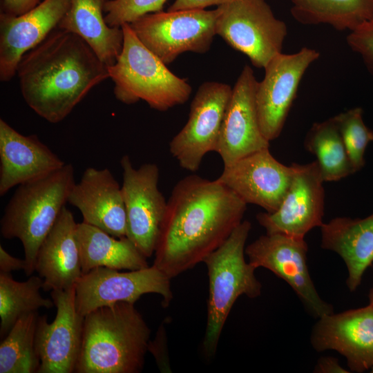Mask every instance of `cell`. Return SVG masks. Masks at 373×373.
<instances>
[{"instance_id": "cell-36", "label": "cell", "mask_w": 373, "mask_h": 373, "mask_svg": "<svg viewBox=\"0 0 373 373\" xmlns=\"http://www.w3.org/2000/svg\"><path fill=\"white\" fill-rule=\"evenodd\" d=\"M318 373H347L350 371L343 367L337 358L332 356H323L317 362L314 369Z\"/></svg>"}, {"instance_id": "cell-21", "label": "cell", "mask_w": 373, "mask_h": 373, "mask_svg": "<svg viewBox=\"0 0 373 373\" xmlns=\"http://www.w3.org/2000/svg\"><path fill=\"white\" fill-rule=\"evenodd\" d=\"M36 135H24L0 119V195L65 165Z\"/></svg>"}, {"instance_id": "cell-33", "label": "cell", "mask_w": 373, "mask_h": 373, "mask_svg": "<svg viewBox=\"0 0 373 373\" xmlns=\"http://www.w3.org/2000/svg\"><path fill=\"white\" fill-rule=\"evenodd\" d=\"M233 0H175L168 11L204 9L211 6H221Z\"/></svg>"}, {"instance_id": "cell-3", "label": "cell", "mask_w": 373, "mask_h": 373, "mask_svg": "<svg viewBox=\"0 0 373 373\" xmlns=\"http://www.w3.org/2000/svg\"><path fill=\"white\" fill-rule=\"evenodd\" d=\"M151 330L134 304L118 302L84 316L77 373H138Z\"/></svg>"}, {"instance_id": "cell-37", "label": "cell", "mask_w": 373, "mask_h": 373, "mask_svg": "<svg viewBox=\"0 0 373 373\" xmlns=\"http://www.w3.org/2000/svg\"><path fill=\"white\" fill-rule=\"evenodd\" d=\"M369 303L373 305V284L368 294Z\"/></svg>"}, {"instance_id": "cell-20", "label": "cell", "mask_w": 373, "mask_h": 373, "mask_svg": "<svg viewBox=\"0 0 373 373\" xmlns=\"http://www.w3.org/2000/svg\"><path fill=\"white\" fill-rule=\"evenodd\" d=\"M68 202L83 222L116 238L126 236L127 219L122 186L108 169L88 167L70 192Z\"/></svg>"}, {"instance_id": "cell-16", "label": "cell", "mask_w": 373, "mask_h": 373, "mask_svg": "<svg viewBox=\"0 0 373 373\" xmlns=\"http://www.w3.org/2000/svg\"><path fill=\"white\" fill-rule=\"evenodd\" d=\"M293 168L278 161L269 148L224 166L218 180L245 203L272 213L279 207L291 181Z\"/></svg>"}, {"instance_id": "cell-18", "label": "cell", "mask_w": 373, "mask_h": 373, "mask_svg": "<svg viewBox=\"0 0 373 373\" xmlns=\"http://www.w3.org/2000/svg\"><path fill=\"white\" fill-rule=\"evenodd\" d=\"M257 84L253 69L245 65L233 88L216 151L224 166L269 148L270 142L261 131L256 110Z\"/></svg>"}, {"instance_id": "cell-27", "label": "cell", "mask_w": 373, "mask_h": 373, "mask_svg": "<svg viewBox=\"0 0 373 373\" xmlns=\"http://www.w3.org/2000/svg\"><path fill=\"white\" fill-rule=\"evenodd\" d=\"M304 146L316 157L324 182L338 181L354 173L334 117L313 124Z\"/></svg>"}, {"instance_id": "cell-29", "label": "cell", "mask_w": 373, "mask_h": 373, "mask_svg": "<svg viewBox=\"0 0 373 373\" xmlns=\"http://www.w3.org/2000/svg\"><path fill=\"white\" fill-rule=\"evenodd\" d=\"M39 314L20 317L0 344V373H37L40 361L35 346Z\"/></svg>"}, {"instance_id": "cell-32", "label": "cell", "mask_w": 373, "mask_h": 373, "mask_svg": "<svg viewBox=\"0 0 373 373\" xmlns=\"http://www.w3.org/2000/svg\"><path fill=\"white\" fill-rule=\"evenodd\" d=\"M346 41L351 50L361 57L367 70L373 75V18L350 31Z\"/></svg>"}, {"instance_id": "cell-11", "label": "cell", "mask_w": 373, "mask_h": 373, "mask_svg": "<svg viewBox=\"0 0 373 373\" xmlns=\"http://www.w3.org/2000/svg\"><path fill=\"white\" fill-rule=\"evenodd\" d=\"M122 193L127 219V234L146 258L154 255L167 201L158 188L160 170L154 163L135 169L128 155H124Z\"/></svg>"}, {"instance_id": "cell-28", "label": "cell", "mask_w": 373, "mask_h": 373, "mask_svg": "<svg viewBox=\"0 0 373 373\" xmlns=\"http://www.w3.org/2000/svg\"><path fill=\"white\" fill-rule=\"evenodd\" d=\"M44 280L30 276L23 282L13 279L11 274L0 273V336L4 338L22 316L45 307L50 309L52 299L44 298L40 293Z\"/></svg>"}, {"instance_id": "cell-8", "label": "cell", "mask_w": 373, "mask_h": 373, "mask_svg": "<svg viewBox=\"0 0 373 373\" xmlns=\"http://www.w3.org/2000/svg\"><path fill=\"white\" fill-rule=\"evenodd\" d=\"M217 8L147 14L129 24L139 40L165 64L186 52L204 53L216 35Z\"/></svg>"}, {"instance_id": "cell-19", "label": "cell", "mask_w": 373, "mask_h": 373, "mask_svg": "<svg viewBox=\"0 0 373 373\" xmlns=\"http://www.w3.org/2000/svg\"><path fill=\"white\" fill-rule=\"evenodd\" d=\"M70 0H44L20 15L0 14V80L17 75L23 55L56 29L70 7Z\"/></svg>"}, {"instance_id": "cell-17", "label": "cell", "mask_w": 373, "mask_h": 373, "mask_svg": "<svg viewBox=\"0 0 373 373\" xmlns=\"http://www.w3.org/2000/svg\"><path fill=\"white\" fill-rule=\"evenodd\" d=\"M310 341L317 352L334 350L343 355L350 372H373V305L319 318Z\"/></svg>"}, {"instance_id": "cell-31", "label": "cell", "mask_w": 373, "mask_h": 373, "mask_svg": "<svg viewBox=\"0 0 373 373\" xmlns=\"http://www.w3.org/2000/svg\"><path fill=\"white\" fill-rule=\"evenodd\" d=\"M168 0H105L103 10L104 20L110 27L121 28L140 17L162 12Z\"/></svg>"}, {"instance_id": "cell-10", "label": "cell", "mask_w": 373, "mask_h": 373, "mask_svg": "<svg viewBox=\"0 0 373 373\" xmlns=\"http://www.w3.org/2000/svg\"><path fill=\"white\" fill-rule=\"evenodd\" d=\"M171 278L155 265L121 271L97 267L82 274L75 285V305L83 316L104 306L118 302L134 304L146 294L162 296L163 307L173 299Z\"/></svg>"}, {"instance_id": "cell-34", "label": "cell", "mask_w": 373, "mask_h": 373, "mask_svg": "<svg viewBox=\"0 0 373 373\" xmlns=\"http://www.w3.org/2000/svg\"><path fill=\"white\" fill-rule=\"evenodd\" d=\"M44 0H1L3 12L20 15L32 10Z\"/></svg>"}, {"instance_id": "cell-12", "label": "cell", "mask_w": 373, "mask_h": 373, "mask_svg": "<svg viewBox=\"0 0 373 373\" xmlns=\"http://www.w3.org/2000/svg\"><path fill=\"white\" fill-rule=\"evenodd\" d=\"M304 238L266 233L245 247L249 262L263 267L287 283L309 312L319 318L334 312L332 305L319 296L309 274Z\"/></svg>"}, {"instance_id": "cell-4", "label": "cell", "mask_w": 373, "mask_h": 373, "mask_svg": "<svg viewBox=\"0 0 373 373\" xmlns=\"http://www.w3.org/2000/svg\"><path fill=\"white\" fill-rule=\"evenodd\" d=\"M75 183L74 168L66 164L43 178L17 186L8 202L1 220V234L21 242L26 276L35 271L39 247L68 202Z\"/></svg>"}, {"instance_id": "cell-26", "label": "cell", "mask_w": 373, "mask_h": 373, "mask_svg": "<svg viewBox=\"0 0 373 373\" xmlns=\"http://www.w3.org/2000/svg\"><path fill=\"white\" fill-rule=\"evenodd\" d=\"M291 14L303 25L327 24L351 31L373 18V0H291Z\"/></svg>"}, {"instance_id": "cell-13", "label": "cell", "mask_w": 373, "mask_h": 373, "mask_svg": "<svg viewBox=\"0 0 373 373\" xmlns=\"http://www.w3.org/2000/svg\"><path fill=\"white\" fill-rule=\"evenodd\" d=\"M319 56L315 49L303 47L294 53L277 55L265 67V76L258 82L255 98L260 128L269 142L281 133L300 82Z\"/></svg>"}, {"instance_id": "cell-1", "label": "cell", "mask_w": 373, "mask_h": 373, "mask_svg": "<svg viewBox=\"0 0 373 373\" xmlns=\"http://www.w3.org/2000/svg\"><path fill=\"white\" fill-rule=\"evenodd\" d=\"M247 204L218 179L184 177L167 201L153 265L172 279L203 262L242 222Z\"/></svg>"}, {"instance_id": "cell-14", "label": "cell", "mask_w": 373, "mask_h": 373, "mask_svg": "<svg viewBox=\"0 0 373 373\" xmlns=\"http://www.w3.org/2000/svg\"><path fill=\"white\" fill-rule=\"evenodd\" d=\"M291 165V181L279 207L272 213H258L256 220L266 233L305 238L309 231L323 223L324 180L316 160Z\"/></svg>"}, {"instance_id": "cell-25", "label": "cell", "mask_w": 373, "mask_h": 373, "mask_svg": "<svg viewBox=\"0 0 373 373\" xmlns=\"http://www.w3.org/2000/svg\"><path fill=\"white\" fill-rule=\"evenodd\" d=\"M77 238L82 274L97 267L137 270L149 267L144 256L126 236L116 238L85 223H77Z\"/></svg>"}, {"instance_id": "cell-2", "label": "cell", "mask_w": 373, "mask_h": 373, "mask_svg": "<svg viewBox=\"0 0 373 373\" xmlns=\"http://www.w3.org/2000/svg\"><path fill=\"white\" fill-rule=\"evenodd\" d=\"M17 75L26 103L52 124L64 120L95 86L108 66L79 35L57 28L26 52Z\"/></svg>"}, {"instance_id": "cell-23", "label": "cell", "mask_w": 373, "mask_h": 373, "mask_svg": "<svg viewBox=\"0 0 373 373\" xmlns=\"http://www.w3.org/2000/svg\"><path fill=\"white\" fill-rule=\"evenodd\" d=\"M320 227L321 247L341 256L347 270V287L355 291L373 264V213L364 218L337 217Z\"/></svg>"}, {"instance_id": "cell-15", "label": "cell", "mask_w": 373, "mask_h": 373, "mask_svg": "<svg viewBox=\"0 0 373 373\" xmlns=\"http://www.w3.org/2000/svg\"><path fill=\"white\" fill-rule=\"evenodd\" d=\"M56 316L48 323L46 316L38 317L35 346L40 361L37 373H72L81 352L84 320L75 305V287L50 292Z\"/></svg>"}, {"instance_id": "cell-30", "label": "cell", "mask_w": 373, "mask_h": 373, "mask_svg": "<svg viewBox=\"0 0 373 373\" xmlns=\"http://www.w3.org/2000/svg\"><path fill=\"white\" fill-rule=\"evenodd\" d=\"M342 137L354 173L365 164V153L373 142V131L363 119V109L355 107L334 116Z\"/></svg>"}, {"instance_id": "cell-6", "label": "cell", "mask_w": 373, "mask_h": 373, "mask_svg": "<svg viewBox=\"0 0 373 373\" xmlns=\"http://www.w3.org/2000/svg\"><path fill=\"white\" fill-rule=\"evenodd\" d=\"M122 28V51L115 63L108 66L115 97L126 104L143 100L160 111L186 102L192 90L187 82L173 73L148 49L129 24L123 25Z\"/></svg>"}, {"instance_id": "cell-35", "label": "cell", "mask_w": 373, "mask_h": 373, "mask_svg": "<svg viewBox=\"0 0 373 373\" xmlns=\"http://www.w3.org/2000/svg\"><path fill=\"white\" fill-rule=\"evenodd\" d=\"M25 259L12 256L0 245V273L11 274L12 271L25 270Z\"/></svg>"}, {"instance_id": "cell-7", "label": "cell", "mask_w": 373, "mask_h": 373, "mask_svg": "<svg viewBox=\"0 0 373 373\" xmlns=\"http://www.w3.org/2000/svg\"><path fill=\"white\" fill-rule=\"evenodd\" d=\"M217 10L216 35L245 54L255 67L264 69L282 52L287 26L265 0H233Z\"/></svg>"}, {"instance_id": "cell-5", "label": "cell", "mask_w": 373, "mask_h": 373, "mask_svg": "<svg viewBox=\"0 0 373 373\" xmlns=\"http://www.w3.org/2000/svg\"><path fill=\"white\" fill-rule=\"evenodd\" d=\"M251 228L249 221L242 220L203 262L209 278L207 318L202 341V352L207 358L215 355L222 329L237 299L242 295L255 298L261 294L256 268L245 258Z\"/></svg>"}, {"instance_id": "cell-22", "label": "cell", "mask_w": 373, "mask_h": 373, "mask_svg": "<svg viewBox=\"0 0 373 373\" xmlns=\"http://www.w3.org/2000/svg\"><path fill=\"white\" fill-rule=\"evenodd\" d=\"M77 225L65 206L39 247L35 270L44 280V291L73 288L83 274Z\"/></svg>"}, {"instance_id": "cell-9", "label": "cell", "mask_w": 373, "mask_h": 373, "mask_svg": "<svg viewBox=\"0 0 373 373\" xmlns=\"http://www.w3.org/2000/svg\"><path fill=\"white\" fill-rule=\"evenodd\" d=\"M232 90L218 82H206L198 88L187 122L169 144L170 153L182 169L195 172L204 155L216 152Z\"/></svg>"}, {"instance_id": "cell-24", "label": "cell", "mask_w": 373, "mask_h": 373, "mask_svg": "<svg viewBox=\"0 0 373 373\" xmlns=\"http://www.w3.org/2000/svg\"><path fill=\"white\" fill-rule=\"evenodd\" d=\"M105 0H70V7L58 28L85 40L108 66L119 57L124 41L122 27H110L104 20Z\"/></svg>"}]
</instances>
